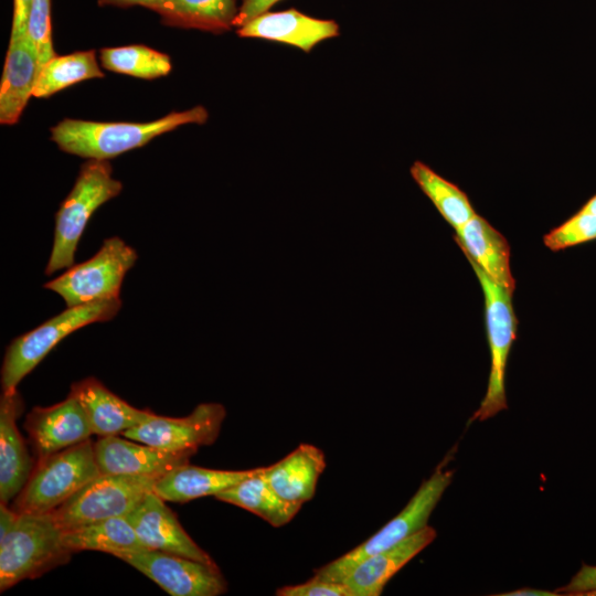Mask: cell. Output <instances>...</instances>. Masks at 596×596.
I'll return each mask as SVG.
<instances>
[{
  "mask_svg": "<svg viewBox=\"0 0 596 596\" xmlns=\"http://www.w3.org/2000/svg\"><path fill=\"white\" fill-rule=\"evenodd\" d=\"M455 240L465 256L471 258L488 277L510 292L514 291L509 243L486 219L476 213L456 232Z\"/></svg>",
  "mask_w": 596,
  "mask_h": 596,
  "instance_id": "obj_20",
  "label": "cell"
},
{
  "mask_svg": "<svg viewBox=\"0 0 596 596\" xmlns=\"http://www.w3.org/2000/svg\"><path fill=\"white\" fill-rule=\"evenodd\" d=\"M280 0H243L235 19V28H240L258 14H262Z\"/></svg>",
  "mask_w": 596,
  "mask_h": 596,
  "instance_id": "obj_33",
  "label": "cell"
},
{
  "mask_svg": "<svg viewBox=\"0 0 596 596\" xmlns=\"http://www.w3.org/2000/svg\"><path fill=\"white\" fill-rule=\"evenodd\" d=\"M137 258L130 245L113 236L104 240L93 257L72 265L43 287L61 296L66 307L120 298L124 277Z\"/></svg>",
  "mask_w": 596,
  "mask_h": 596,
  "instance_id": "obj_7",
  "label": "cell"
},
{
  "mask_svg": "<svg viewBox=\"0 0 596 596\" xmlns=\"http://www.w3.org/2000/svg\"><path fill=\"white\" fill-rule=\"evenodd\" d=\"M102 77L94 50L56 54L40 66L33 96L46 98L79 82Z\"/></svg>",
  "mask_w": 596,
  "mask_h": 596,
  "instance_id": "obj_26",
  "label": "cell"
},
{
  "mask_svg": "<svg viewBox=\"0 0 596 596\" xmlns=\"http://www.w3.org/2000/svg\"><path fill=\"white\" fill-rule=\"evenodd\" d=\"M583 596H596V589L585 593Z\"/></svg>",
  "mask_w": 596,
  "mask_h": 596,
  "instance_id": "obj_39",
  "label": "cell"
},
{
  "mask_svg": "<svg viewBox=\"0 0 596 596\" xmlns=\"http://www.w3.org/2000/svg\"><path fill=\"white\" fill-rule=\"evenodd\" d=\"M259 470L260 467L247 470H217L187 462L159 477L153 491L164 501L185 503L202 497H215Z\"/></svg>",
  "mask_w": 596,
  "mask_h": 596,
  "instance_id": "obj_22",
  "label": "cell"
},
{
  "mask_svg": "<svg viewBox=\"0 0 596 596\" xmlns=\"http://www.w3.org/2000/svg\"><path fill=\"white\" fill-rule=\"evenodd\" d=\"M241 38L262 39L310 52L316 45L340 33L333 20L318 19L296 9L266 11L236 29Z\"/></svg>",
  "mask_w": 596,
  "mask_h": 596,
  "instance_id": "obj_15",
  "label": "cell"
},
{
  "mask_svg": "<svg viewBox=\"0 0 596 596\" xmlns=\"http://www.w3.org/2000/svg\"><path fill=\"white\" fill-rule=\"evenodd\" d=\"M23 403L17 389L0 397V502L8 504L25 486L33 462L21 436L17 418Z\"/></svg>",
  "mask_w": 596,
  "mask_h": 596,
  "instance_id": "obj_17",
  "label": "cell"
},
{
  "mask_svg": "<svg viewBox=\"0 0 596 596\" xmlns=\"http://www.w3.org/2000/svg\"><path fill=\"white\" fill-rule=\"evenodd\" d=\"M33 0H13V17L10 38L28 32V21Z\"/></svg>",
  "mask_w": 596,
  "mask_h": 596,
  "instance_id": "obj_34",
  "label": "cell"
},
{
  "mask_svg": "<svg viewBox=\"0 0 596 596\" xmlns=\"http://www.w3.org/2000/svg\"><path fill=\"white\" fill-rule=\"evenodd\" d=\"M63 542L72 553L99 551L117 556L124 552L147 549L125 517L65 529Z\"/></svg>",
  "mask_w": 596,
  "mask_h": 596,
  "instance_id": "obj_25",
  "label": "cell"
},
{
  "mask_svg": "<svg viewBox=\"0 0 596 596\" xmlns=\"http://www.w3.org/2000/svg\"><path fill=\"white\" fill-rule=\"evenodd\" d=\"M19 512L0 502V539L3 538L14 525Z\"/></svg>",
  "mask_w": 596,
  "mask_h": 596,
  "instance_id": "obj_36",
  "label": "cell"
},
{
  "mask_svg": "<svg viewBox=\"0 0 596 596\" xmlns=\"http://www.w3.org/2000/svg\"><path fill=\"white\" fill-rule=\"evenodd\" d=\"M324 468L323 451L313 445L300 444L277 462L264 467L263 476L281 498L304 504L313 498Z\"/></svg>",
  "mask_w": 596,
  "mask_h": 596,
  "instance_id": "obj_21",
  "label": "cell"
},
{
  "mask_svg": "<svg viewBox=\"0 0 596 596\" xmlns=\"http://www.w3.org/2000/svg\"><path fill=\"white\" fill-rule=\"evenodd\" d=\"M98 475L94 443L87 439L36 460L12 508L18 512H51Z\"/></svg>",
  "mask_w": 596,
  "mask_h": 596,
  "instance_id": "obj_5",
  "label": "cell"
},
{
  "mask_svg": "<svg viewBox=\"0 0 596 596\" xmlns=\"http://www.w3.org/2000/svg\"><path fill=\"white\" fill-rule=\"evenodd\" d=\"M120 308V298L66 307L33 330L13 339L6 349L1 366L2 391L15 390L64 338L85 326L111 320Z\"/></svg>",
  "mask_w": 596,
  "mask_h": 596,
  "instance_id": "obj_4",
  "label": "cell"
},
{
  "mask_svg": "<svg viewBox=\"0 0 596 596\" xmlns=\"http://www.w3.org/2000/svg\"><path fill=\"white\" fill-rule=\"evenodd\" d=\"M38 47L29 33L10 38L0 83V123L17 124L33 96L40 71Z\"/></svg>",
  "mask_w": 596,
  "mask_h": 596,
  "instance_id": "obj_16",
  "label": "cell"
},
{
  "mask_svg": "<svg viewBox=\"0 0 596 596\" xmlns=\"http://www.w3.org/2000/svg\"><path fill=\"white\" fill-rule=\"evenodd\" d=\"M409 172L419 189L456 232L476 214L466 193L424 162L415 161Z\"/></svg>",
  "mask_w": 596,
  "mask_h": 596,
  "instance_id": "obj_27",
  "label": "cell"
},
{
  "mask_svg": "<svg viewBox=\"0 0 596 596\" xmlns=\"http://www.w3.org/2000/svg\"><path fill=\"white\" fill-rule=\"evenodd\" d=\"M445 461L426 479L405 508L376 533L353 550L315 570V577L342 582L365 557L387 550L424 529L427 521L450 485L454 470L444 469Z\"/></svg>",
  "mask_w": 596,
  "mask_h": 596,
  "instance_id": "obj_6",
  "label": "cell"
},
{
  "mask_svg": "<svg viewBox=\"0 0 596 596\" xmlns=\"http://www.w3.org/2000/svg\"><path fill=\"white\" fill-rule=\"evenodd\" d=\"M116 557L172 596H219L227 590V583L216 564L151 549L124 552Z\"/></svg>",
  "mask_w": 596,
  "mask_h": 596,
  "instance_id": "obj_10",
  "label": "cell"
},
{
  "mask_svg": "<svg viewBox=\"0 0 596 596\" xmlns=\"http://www.w3.org/2000/svg\"><path fill=\"white\" fill-rule=\"evenodd\" d=\"M209 111L198 105L147 123L93 121L65 118L50 129L51 140L64 152L88 160H109L147 145L183 125L205 124Z\"/></svg>",
  "mask_w": 596,
  "mask_h": 596,
  "instance_id": "obj_1",
  "label": "cell"
},
{
  "mask_svg": "<svg viewBox=\"0 0 596 596\" xmlns=\"http://www.w3.org/2000/svg\"><path fill=\"white\" fill-rule=\"evenodd\" d=\"M28 33L38 47L41 65L56 55L52 43L51 0L32 1Z\"/></svg>",
  "mask_w": 596,
  "mask_h": 596,
  "instance_id": "obj_30",
  "label": "cell"
},
{
  "mask_svg": "<svg viewBox=\"0 0 596 596\" xmlns=\"http://www.w3.org/2000/svg\"><path fill=\"white\" fill-rule=\"evenodd\" d=\"M164 1L166 0H98V6L119 8L140 6L157 12Z\"/></svg>",
  "mask_w": 596,
  "mask_h": 596,
  "instance_id": "obj_35",
  "label": "cell"
},
{
  "mask_svg": "<svg viewBox=\"0 0 596 596\" xmlns=\"http://www.w3.org/2000/svg\"><path fill=\"white\" fill-rule=\"evenodd\" d=\"M263 469L260 467L258 472L220 492L215 498L258 515L274 528H280L295 518L302 504L281 498L263 476Z\"/></svg>",
  "mask_w": 596,
  "mask_h": 596,
  "instance_id": "obj_23",
  "label": "cell"
},
{
  "mask_svg": "<svg viewBox=\"0 0 596 596\" xmlns=\"http://www.w3.org/2000/svg\"><path fill=\"white\" fill-rule=\"evenodd\" d=\"M499 595L500 596H554V595H557V593L535 589V588H521V589H517V590H512V592L499 594Z\"/></svg>",
  "mask_w": 596,
  "mask_h": 596,
  "instance_id": "obj_37",
  "label": "cell"
},
{
  "mask_svg": "<svg viewBox=\"0 0 596 596\" xmlns=\"http://www.w3.org/2000/svg\"><path fill=\"white\" fill-rule=\"evenodd\" d=\"M277 596H352L343 582L321 579L312 576L307 582L280 587Z\"/></svg>",
  "mask_w": 596,
  "mask_h": 596,
  "instance_id": "obj_31",
  "label": "cell"
},
{
  "mask_svg": "<svg viewBox=\"0 0 596 596\" xmlns=\"http://www.w3.org/2000/svg\"><path fill=\"white\" fill-rule=\"evenodd\" d=\"M123 190L113 178L108 160H87L82 164L75 183L55 214L52 252L46 275L74 265L78 241L94 212Z\"/></svg>",
  "mask_w": 596,
  "mask_h": 596,
  "instance_id": "obj_3",
  "label": "cell"
},
{
  "mask_svg": "<svg viewBox=\"0 0 596 596\" xmlns=\"http://www.w3.org/2000/svg\"><path fill=\"white\" fill-rule=\"evenodd\" d=\"M70 393L79 401L93 434L99 437L121 435L155 414L128 404L93 376L73 383Z\"/></svg>",
  "mask_w": 596,
  "mask_h": 596,
  "instance_id": "obj_19",
  "label": "cell"
},
{
  "mask_svg": "<svg viewBox=\"0 0 596 596\" xmlns=\"http://www.w3.org/2000/svg\"><path fill=\"white\" fill-rule=\"evenodd\" d=\"M225 417L226 409L222 404L203 403L184 417L153 414L121 436L161 449L196 451L199 447L216 440Z\"/></svg>",
  "mask_w": 596,
  "mask_h": 596,
  "instance_id": "obj_11",
  "label": "cell"
},
{
  "mask_svg": "<svg viewBox=\"0 0 596 596\" xmlns=\"http://www.w3.org/2000/svg\"><path fill=\"white\" fill-rule=\"evenodd\" d=\"M72 554L51 512H19L12 529L0 539V592L67 563Z\"/></svg>",
  "mask_w": 596,
  "mask_h": 596,
  "instance_id": "obj_2",
  "label": "cell"
},
{
  "mask_svg": "<svg viewBox=\"0 0 596 596\" xmlns=\"http://www.w3.org/2000/svg\"><path fill=\"white\" fill-rule=\"evenodd\" d=\"M481 285L485 296L486 323L491 355L488 386L479 408L471 421H486L507 408L505 366L515 338L517 318L512 306V294L494 283L469 257H467Z\"/></svg>",
  "mask_w": 596,
  "mask_h": 596,
  "instance_id": "obj_9",
  "label": "cell"
},
{
  "mask_svg": "<svg viewBox=\"0 0 596 596\" xmlns=\"http://www.w3.org/2000/svg\"><path fill=\"white\" fill-rule=\"evenodd\" d=\"M594 240H596V215L582 210L543 237L544 245L554 252Z\"/></svg>",
  "mask_w": 596,
  "mask_h": 596,
  "instance_id": "obj_29",
  "label": "cell"
},
{
  "mask_svg": "<svg viewBox=\"0 0 596 596\" xmlns=\"http://www.w3.org/2000/svg\"><path fill=\"white\" fill-rule=\"evenodd\" d=\"M125 518L147 549L215 564L184 531L173 511L153 490L147 493Z\"/></svg>",
  "mask_w": 596,
  "mask_h": 596,
  "instance_id": "obj_13",
  "label": "cell"
},
{
  "mask_svg": "<svg viewBox=\"0 0 596 596\" xmlns=\"http://www.w3.org/2000/svg\"><path fill=\"white\" fill-rule=\"evenodd\" d=\"M24 429L36 460L85 441L93 434L82 404L72 393L54 405L35 406L25 418Z\"/></svg>",
  "mask_w": 596,
  "mask_h": 596,
  "instance_id": "obj_12",
  "label": "cell"
},
{
  "mask_svg": "<svg viewBox=\"0 0 596 596\" xmlns=\"http://www.w3.org/2000/svg\"><path fill=\"white\" fill-rule=\"evenodd\" d=\"M434 528L426 525L401 543L362 560L342 582L352 596H379L387 582L436 538Z\"/></svg>",
  "mask_w": 596,
  "mask_h": 596,
  "instance_id": "obj_18",
  "label": "cell"
},
{
  "mask_svg": "<svg viewBox=\"0 0 596 596\" xmlns=\"http://www.w3.org/2000/svg\"><path fill=\"white\" fill-rule=\"evenodd\" d=\"M596 589V566L583 564L572 579L556 592L565 595L583 596L585 593Z\"/></svg>",
  "mask_w": 596,
  "mask_h": 596,
  "instance_id": "obj_32",
  "label": "cell"
},
{
  "mask_svg": "<svg viewBox=\"0 0 596 596\" xmlns=\"http://www.w3.org/2000/svg\"><path fill=\"white\" fill-rule=\"evenodd\" d=\"M118 435L99 437L94 443L95 458L100 473L161 477L189 462L195 450L173 451Z\"/></svg>",
  "mask_w": 596,
  "mask_h": 596,
  "instance_id": "obj_14",
  "label": "cell"
},
{
  "mask_svg": "<svg viewBox=\"0 0 596 596\" xmlns=\"http://www.w3.org/2000/svg\"><path fill=\"white\" fill-rule=\"evenodd\" d=\"M99 62L107 71L142 79L167 76L172 70L168 54L141 44L104 47Z\"/></svg>",
  "mask_w": 596,
  "mask_h": 596,
  "instance_id": "obj_28",
  "label": "cell"
},
{
  "mask_svg": "<svg viewBox=\"0 0 596 596\" xmlns=\"http://www.w3.org/2000/svg\"><path fill=\"white\" fill-rule=\"evenodd\" d=\"M236 0H166L158 9L163 24L223 33L235 28Z\"/></svg>",
  "mask_w": 596,
  "mask_h": 596,
  "instance_id": "obj_24",
  "label": "cell"
},
{
  "mask_svg": "<svg viewBox=\"0 0 596 596\" xmlns=\"http://www.w3.org/2000/svg\"><path fill=\"white\" fill-rule=\"evenodd\" d=\"M582 211L596 215V194L592 196L581 209Z\"/></svg>",
  "mask_w": 596,
  "mask_h": 596,
  "instance_id": "obj_38",
  "label": "cell"
},
{
  "mask_svg": "<svg viewBox=\"0 0 596 596\" xmlns=\"http://www.w3.org/2000/svg\"><path fill=\"white\" fill-rule=\"evenodd\" d=\"M159 477L100 473L51 511L57 524L70 529L125 517L150 491Z\"/></svg>",
  "mask_w": 596,
  "mask_h": 596,
  "instance_id": "obj_8",
  "label": "cell"
}]
</instances>
